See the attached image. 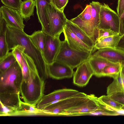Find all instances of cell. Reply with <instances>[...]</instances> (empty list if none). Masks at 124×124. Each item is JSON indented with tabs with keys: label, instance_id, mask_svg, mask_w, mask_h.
Here are the masks:
<instances>
[{
	"label": "cell",
	"instance_id": "4",
	"mask_svg": "<svg viewBox=\"0 0 124 124\" xmlns=\"http://www.w3.org/2000/svg\"><path fill=\"white\" fill-rule=\"evenodd\" d=\"M91 55V53L78 51L72 48L64 39L62 41L55 61L65 64L73 69L88 60Z\"/></svg>",
	"mask_w": 124,
	"mask_h": 124
},
{
	"label": "cell",
	"instance_id": "15",
	"mask_svg": "<svg viewBox=\"0 0 124 124\" xmlns=\"http://www.w3.org/2000/svg\"><path fill=\"white\" fill-rule=\"evenodd\" d=\"M65 39L72 48L78 51L92 54L94 49L84 43L75 34L65 26L63 31Z\"/></svg>",
	"mask_w": 124,
	"mask_h": 124
},
{
	"label": "cell",
	"instance_id": "39",
	"mask_svg": "<svg viewBox=\"0 0 124 124\" xmlns=\"http://www.w3.org/2000/svg\"><path fill=\"white\" fill-rule=\"evenodd\" d=\"M121 109L124 111V105H123L121 108Z\"/></svg>",
	"mask_w": 124,
	"mask_h": 124
},
{
	"label": "cell",
	"instance_id": "14",
	"mask_svg": "<svg viewBox=\"0 0 124 124\" xmlns=\"http://www.w3.org/2000/svg\"><path fill=\"white\" fill-rule=\"evenodd\" d=\"M90 99L81 104L68 109L60 116H76L85 115L87 113L98 109L97 104L93 94L88 95Z\"/></svg>",
	"mask_w": 124,
	"mask_h": 124
},
{
	"label": "cell",
	"instance_id": "27",
	"mask_svg": "<svg viewBox=\"0 0 124 124\" xmlns=\"http://www.w3.org/2000/svg\"><path fill=\"white\" fill-rule=\"evenodd\" d=\"M25 49V48L24 46L19 45H17L10 50H12L11 52L12 54L14 56L21 68L23 63V53Z\"/></svg>",
	"mask_w": 124,
	"mask_h": 124
},
{
	"label": "cell",
	"instance_id": "7",
	"mask_svg": "<svg viewBox=\"0 0 124 124\" xmlns=\"http://www.w3.org/2000/svg\"><path fill=\"white\" fill-rule=\"evenodd\" d=\"M83 30L94 43L99 37V34L94 25L92 18V7L86 5L84 10L77 17L70 20Z\"/></svg>",
	"mask_w": 124,
	"mask_h": 124
},
{
	"label": "cell",
	"instance_id": "20",
	"mask_svg": "<svg viewBox=\"0 0 124 124\" xmlns=\"http://www.w3.org/2000/svg\"><path fill=\"white\" fill-rule=\"evenodd\" d=\"M7 30L6 23L0 15V62L6 57L11 52H9L6 37Z\"/></svg>",
	"mask_w": 124,
	"mask_h": 124
},
{
	"label": "cell",
	"instance_id": "35",
	"mask_svg": "<svg viewBox=\"0 0 124 124\" xmlns=\"http://www.w3.org/2000/svg\"><path fill=\"white\" fill-rule=\"evenodd\" d=\"M116 9L117 13L120 17L124 11V0H118Z\"/></svg>",
	"mask_w": 124,
	"mask_h": 124
},
{
	"label": "cell",
	"instance_id": "12",
	"mask_svg": "<svg viewBox=\"0 0 124 124\" xmlns=\"http://www.w3.org/2000/svg\"><path fill=\"white\" fill-rule=\"evenodd\" d=\"M47 69L49 77L57 80L71 78L74 73L69 66L55 61L51 64H47Z\"/></svg>",
	"mask_w": 124,
	"mask_h": 124
},
{
	"label": "cell",
	"instance_id": "33",
	"mask_svg": "<svg viewBox=\"0 0 124 124\" xmlns=\"http://www.w3.org/2000/svg\"><path fill=\"white\" fill-rule=\"evenodd\" d=\"M110 96L112 99L124 105V92L117 93Z\"/></svg>",
	"mask_w": 124,
	"mask_h": 124
},
{
	"label": "cell",
	"instance_id": "25",
	"mask_svg": "<svg viewBox=\"0 0 124 124\" xmlns=\"http://www.w3.org/2000/svg\"><path fill=\"white\" fill-rule=\"evenodd\" d=\"M44 33L41 30L35 31L32 34L29 35L32 42L35 46L41 52L43 55L44 53Z\"/></svg>",
	"mask_w": 124,
	"mask_h": 124
},
{
	"label": "cell",
	"instance_id": "5",
	"mask_svg": "<svg viewBox=\"0 0 124 124\" xmlns=\"http://www.w3.org/2000/svg\"><path fill=\"white\" fill-rule=\"evenodd\" d=\"M90 99L88 95L80 92L75 96L52 104L41 110L48 116H60L66 111L79 105Z\"/></svg>",
	"mask_w": 124,
	"mask_h": 124
},
{
	"label": "cell",
	"instance_id": "34",
	"mask_svg": "<svg viewBox=\"0 0 124 124\" xmlns=\"http://www.w3.org/2000/svg\"><path fill=\"white\" fill-rule=\"evenodd\" d=\"M23 57V63L22 68L23 79L26 78L28 76L29 71L28 66L24 58Z\"/></svg>",
	"mask_w": 124,
	"mask_h": 124
},
{
	"label": "cell",
	"instance_id": "31",
	"mask_svg": "<svg viewBox=\"0 0 124 124\" xmlns=\"http://www.w3.org/2000/svg\"><path fill=\"white\" fill-rule=\"evenodd\" d=\"M119 34H120L119 33L116 32L110 29H99V36L97 39Z\"/></svg>",
	"mask_w": 124,
	"mask_h": 124
},
{
	"label": "cell",
	"instance_id": "1",
	"mask_svg": "<svg viewBox=\"0 0 124 124\" xmlns=\"http://www.w3.org/2000/svg\"><path fill=\"white\" fill-rule=\"evenodd\" d=\"M0 103L16 110L21 101L20 87L23 79L22 68L16 61L6 70L0 73Z\"/></svg>",
	"mask_w": 124,
	"mask_h": 124
},
{
	"label": "cell",
	"instance_id": "32",
	"mask_svg": "<svg viewBox=\"0 0 124 124\" xmlns=\"http://www.w3.org/2000/svg\"><path fill=\"white\" fill-rule=\"evenodd\" d=\"M69 0H54V5L60 11L63 12Z\"/></svg>",
	"mask_w": 124,
	"mask_h": 124
},
{
	"label": "cell",
	"instance_id": "28",
	"mask_svg": "<svg viewBox=\"0 0 124 124\" xmlns=\"http://www.w3.org/2000/svg\"><path fill=\"white\" fill-rule=\"evenodd\" d=\"M119 70V64L107 66L103 70L102 77H109L113 78L118 73Z\"/></svg>",
	"mask_w": 124,
	"mask_h": 124
},
{
	"label": "cell",
	"instance_id": "26",
	"mask_svg": "<svg viewBox=\"0 0 124 124\" xmlns=\"http://www.w3.org/2000/svg\"><path fill=\"white\" fill-rule=\"evenodd\" d=\"M103 103L119 112L121 114V108L123 105L112 99L110 96L103 95L98 98Z\"/></svg>",
	"mask_w": 124,
	"mask_h": 124
},
{
	"label": "cell",
	"instance_id": "17",
	"mask_svg": "<svg viewBox=\"0 0 124 124\" xmlns=\"http://www.w3.org/2000/svg\"><path fill=\"white\" fill-rule=\"evenodd\" d=\"M36 14L39 21L41 24V31L49 34L48 21L46 11V7L50 2L49 0H35Z\"/></svg>",
	"mask_w": 124,
	"mask_h": 124
},
{
	"label": "cell",
	"instance_id": "3",
	"mask_svg": "<svg viewBox=\"0 0 124 124\" xmlns=\"http://www.w3.org/2000/svg\"><path fill=\"white\" fill-rule=\"evenodd\" d=\"M23 56L27 64L29 73L26 78L22 79L20 94L24 102L36 106L44 95L45 80L39 75L30 57L23 52Z\"/></svg>",
	"mask_w": 124,
	"mask_h": 124
},
{
	"label": "cell",
	"instance_id": "23",
	"mask_svg": "<svg viewBox=\"0 0 124 124\" xmlns=\"http://www.w3.org/2000/svg\"><path fill=\"white\" fill-rule=\"evenodd\" d=\"M121 37L119 34L98 39L95 44L94 53L97 50L103 48H117Z\"/></svg>",
	"mask_w": 124,
	"mask_h": 124
},
{
	"label": "cell",
	"instance_id": "8",
	"mask_svg": "<svg viewBox=\"0 0 124 124\" xmlns=\"http://www.w3.org/2000/svg\"><path fill=\"white\" fill-rule=\"evenodd\" d=\"M99 29H109L120 33V17L107 4H102L99 12Z\"/></svg>",
	"mask_w": 124,
	"mask_h": 124
},
{
	"label": "cell",
	"instance_id": "24",
	"mask_svg": "<svg viewBox=\"0 0 124 124\" xmlns=\"http://www.w3.org/2000/svg\"><path fill=\"white\" fill-rule=\"evenodd\" d=\"M35 6V0H24L22 1L19 11L26 22L30 19L31 16L34 15Z\"/></svg>",
	"mask_w": 124,
	"mask_h": 124
},
{
	"label": "cell",
	"instance_id": "10",
	"mask_svg": "<svg viewBox=\"0 0 124 124\" xmlns=\"http://www.w3.org/2000/svg\"><path fill=\"white\" fill-rule=\"evenodd\" d=\"M80 92L75 90L64 88L55 90L44 95L36 106L38 109L42 110L49 105L60 100L75 96Z\"/></svg>",
	"mask_w": 124,
	"mask_h": 124
},
{
	"label": "cell",
	"instance_id": "38",
	"mask_svg": "<svg viewBox=\"0 0 124 124\" xmlns=\"http://www.w3.org/2000/svg\"><path fill=\"white\" fill-rule=\"evenodd\" d=\"M50 2L52 3L54 5V0H49Z\"/></svg>",
	"mask_w": 124,
	"mask_h": 124
},
{
	"label": "cell",
	"instance_id": "37",
	"mask_svg": "<svg viewBox=\"0 0 124 124\" xmlns=\"http://www.w3.org/2000/svg\"><path fill=\"white\" fill-rule=\"evenodd\" d=\"M121 36V38L117 48L124 50V34Z\"/></svg>",
	"mask_w": 124,
	"mask_h": 124
},
{
	"label": "cell",
	"instance_id": "29",
	"mask_svg": "<svg viewBox=\"0 0 124 124\" xmlns=\"http://www.w3.org/2000/svg\"><path fill=\"white\" fill-rule=\"evenodd\" d=\"M16 61L15 58L11 52L6 57L0 62V73L5 71Z\"/></svg>",
	"mask_w": 124,
	"mask_h": 124
},
{
	"label": "cell",
	"instance_id": "9",
	"mask_svg": "<svg viewBox=\"0 0 124 124\" xmlns=\"http://www.w3.org/2000/svg\"><path fill=\"white\" fill-rule=\"evenodd\" d=\"M59 37L44 33L43 56L47 64H51L55 60L62 42Z\"/></svg>",
	"mask_w": 124,
	"mask_h": 124
},
{
	"label": "cell",
	"instance_id": "13",
	"mask_svg": "<svg viewBox=\"0 0 124 124\" xmlns=\"http://www.w3.org/2000/svg\"><path fill=\"white\" fill-rule=\"evenodd\" d=\"M94 72L88 59L79 65L77 67L73 77V84L80 87L86 86L88 83Z\"/></svg>",
	"mask_w": 124,
	"mask_h": 124
},
{
	"label": "cell",
	"instance_id": "36",
	"mask_svg": "<svg viewBox=\"0 0 124 124\" xmlns=\"http://www.w3.org/2000/svg\"><path fill=\"white\" fill-rule=\"evenodd\" d=\"M119 33L121 35L124 34V11L120 17Z\"/></svg>",
	"mask_w": 124,
	"mask_h": 124
},
{
	"label": "cell",
	"instance_id": "11",
	"mask_svg": "<svg viewBox=\"0 0 124 124\" xmlns=\"http://www.w3.org/2000/svg\"><path fill=\"white\" fill-rule=\"evenodd\" d=\"M0 15L8 26L24 31L25 25L23 23V19L19 10L2 6L0 8Z\"/></svg>",
	"mask_w": 124,
	"mask_h": 124
},
{
	"label": "cell",
	"instance_id": "22",
	"mask_svg": "<svg viewBox=\"0 0 124 124\" xmlns=\"http://www.w3.org/2000/svg\"><path fill=\"white\" fill-rule=\"evenodd\" d=\"M36 115H47V114L35 106L21 101L20 105L13 116Z\"/></svg>",
	"mask_w": 124,
	"mask_h": 124
},
{
	"label": "cell",
	"instance_id": "6",
	"mask_svg": "<svg viewBox=\"0 0 124 124\" xmlns=\"http://www.w3.org/2000/svg\"><path fill=\"white\" fill-rule=\"evenodd\" d=\"M48 21L49 34L55 37H60L63 31L67 19L63 12L50 2L46 7Z\"/></svg>",
	"mask_w": 124,
	"mask_h": 124
},
{
	"label": "cell",
	"instance_id": "30",
	"mask_svg": "<svg viewBox=\"0 0 124 124\" xmlns=\"http://www.w3.org/2000/svg\"><path fill=\"white\" fill-rule=\"evenodd\" d=\"M4 6L9 8L19 10L21 0H1Z\"/></svg>",
	"mask_w": 124,
	"mask_h": 124
},
{
	"label": "cell",
	"instance_id": "16",
	"mask_svg": "<svg viewBox=\"0 0 124 124\" xmlns=\"http://www.w3.org/2000/svg\"><path fill=\"white\" fill-rule=\"evenodd\" d=\"M93 55L116 63L124 64V50L117 48H106L98 50Z\"/></svg>",
	"mask_w": 124,
	"mask_h": 124
},
{
	"label": "cell",
	"instance_id": "18",
	"mask_svg": "<svg viewBox=\"0 0 124 124\" xmlns=\"http://www.w3.org/2000/svg\"><path fill=\"white\" fill-rule=\"evenodd\" d=\"M120 70L113 80L107 88V95L111 96L116 93L124 92V65L119 63Z\"/></svg>",
	"mask_w": 124,
	"mask_h": 124
},
{
	"label": "cell",
	"instance_id": "2",
	"mask_svg": "<svg viewBox=\"0 0 124 124\" xmlns=\"http://www.w3.org/2000/svg\"><path fill=\"white\" fill-rule=\"evenodd\" d=\"M6 37L9 50L17 45L24 46L23 53L32 59L41 77L45 80L48 78L47 64L43 54L31 40L29 35L24 31L7 26Z\"/></svg>",
	"mask_w": 124,
	"mask_h": 124
},
{
	"label": "cell",
	"instance_id": "19",
	"mask_svg": "<svg viewBox=\"0 0 124 124\" xmlns=\"http://www.w3.org/2000/svg\"><path fill=\"white\" fill-rule=\"evenodd\" d=\"M90 65L94 72V75L98 77H102V71L106 67L119 64L110 61L108 60L93 54L88 59Z\"/></svg>",
	"mask_w": 124,
	"mask_h": 124
},
{
	"label": "cell",
	"instance_id": "21",
	"mask_svg": "<svg viewBox=\"0 0 124 124\" xmlns=\"http://www.w3.org/2000/svg\"><path fill=\"white\" fill-rule=\"evenodd\" d=\"M65 26L88 46L94 49L95 43L77 25L67 19ZM94 52V50H93Z\"/></svg>",
	"mask_w": 124,
	"mask_h": 124
}]
</instances>
